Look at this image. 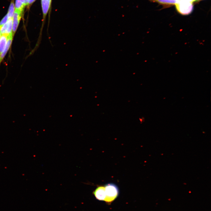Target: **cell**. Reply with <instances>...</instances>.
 I'll return each mask as SVG.
<instances>
[{
	"mask_svg": "<svg viewBox=\"0 0 211 211\" xmlns=\"http://www.w3.org/2000/svg\"><path fill=\"white\" fill-rule=\"evenodd\" d=\"M104 186L106 197L104 201L110 203L118 197L119 193V189L117 186L112 183L107 184Z\"/></svg>",
	"mask_w": 211,
	"mask_h": 211,
	"instance_id": "obj_1",
	"label": "cell"
},
{
	"mask_svg": "<svg viewBox=\"0 0 211 211\" xmlns=\"http://www.w3.org/2000/svg\"><path fill=\"white\" fill-rule=\"evenodd\" d=\"M178 12L183 15H188L193 11V6L192 2L178 1L175 5Z\"/></svg>",
	"mask_w": 211,
	"mask_h": 211,
	"instance_id": "obj_2",
	"label": "cell"
},
{
	"mask_svg": "<svg viewBox=\"0 0 211 211\" xmlns=\"http://www.w3.org/2000/svg\"><path fill=\"white\" fill-rule=\"evenodd\" d=\"M22 13L15 10L13 17V27L12 33L13 37L18 26L20 21Z\"/></svg>",
	"mask_w": 211,
	"mask_h": 211,
	"instance_id": "obj_3",
	"label": "cell"
},
{
	"mask_svg": "<svg viewBox=\"0 0 211 211\" xmlns=\"http://www.w3.org/2000/svg\"><path fill=\"white\" fill-rule=\"evenodd\" d=\"M96 198L99 200H104L106 197L104 186H100L97 187L93 192Z\"/></svg>",
	"mask_w": 211,
	"mask_h": 211,
	"instance_id": "obj_4",
	"label": "cell"
},
{
	"mask_svg": "<svg viewBox=\"0 0 211 211\" xmlns=\"http://www.w3.org/2000/svg\"><path fill=\"white\" fill-rule=\"evenodd\" d=\"M52 0H41L43 13L42 23H45L47 15Z\"/></svg>",
	"mask_w": 211,
	"mask_h": 211,
	"instance_id": "obj_5",
	"label": "cell"
},
{
	"mask_svg": "<svg viewBox=\"0 0 211 211\" xmlns=\"http://www.w3.org/2000/svg\"><path fill=\"white\" fill-rule=\"evenodd\" d=\"M13 37L12 34H10L8 36V40L5 49L0 55V64L10 47Z\"/></svg>",
	"mask_w": 211,
	"mask_h": 211,
	"instance_id": "obj_6",
	"label": "cell"
},
{
	"mask_svg": "<svg viewBox=\"0 0 211 211\" xmlns=\"http://www.w3.org/2000/svg\"><path fill=\"white\" fill-rule=\"evenodd\" d=\"M150 2H156L164 6H169L175 5L178 2V0H148Z\"/></svg>",
	"mask_w": 211,
	"mask_h": 211,
	"instance_id": "obj_7",
	"label": "cell"
},
{
	"mask_svg": "<svg viewBox=\"0 0 211 211\" xmlns=\"http://www.w3.org/2000/svg\"><path fill=\"white\" fill-rule=\"evenodd\" d=\"M8 35L6 34L1 35L0 38V55L5 49Z\"/></svg>",
	"mask_w": 211,
	"mask_h": 211,
	"instance_id": "obj_8",
	"label": "cell"
},
{
	"mask_svg": "<svg viewBox=\"0 0 211 211\" xmlns=\"http://www.w3.org/2000/svg\"><path fill=\"white\" fill-rule=\"evenodd\" d=\"M25 5L19 0H16L15 2V10L22 12Z\"/></svg>",
	"mask_w": 211,
	"mask_h": 211,
	"instance_id": "obj_9",
	"label": "cell"
},
{
	"mask_svg": "<svg viewBox=\"0 0 211 211\" xmlns=\"http://www.w3.org/2000/svg\"><path fill=\"white\" fill-rule=\"evenodd\" d=\"M14 6L13 1H12L9 8L7 15L9 18H13L14 14Z\"/></svg>",
	"mask_w": 211,
	"mask_h": 211,
	"instance_id": "obj_10",
	"label": "cell"
},
{
	"mask_svg": "<svg viewBox=\"0 0 211 211\" xmlns=\"http://www.w3.org/2000/svg\"><path fill=\"white\" fill-rule=\"evenodd\" d=\"M9 18L8 15L7 14L0 21V27L6 23Z\"/></svg>",
	"mask_w": 211,
	"mask_h": 211,
	"instance_id": "obj_11",
	"label": "cell"
},
{
	"mask_svg": "<svg viewBox=\"0 0 211 211\" xmlns=\"http://www.w3.org/2000/svg\"><path fill=\"white\" fill-rule=\"evenodd\" d=\"M25 6L28 5V0H19Z\"/></svg>",
	"mask_w": 211,
	"mask_h": 211,
	"instance_id": "obj_12",
	"label": "cell"
},
{
	"mask_svg": "<svg viewBox=\"0 0 211 211\" xmlns=\"http://www.w3.org/2000/svg\"><path fill=\"white\" fill-rule=\"evenodd\" d=\"M35 0H28V5H30L34 2Z\"/></svg>",
	"mask_w": 211,
	"mask_h": 211,
	"instance_id": "obj_13",
	"label": "cell"
},
{
	"mask_svg": "<svg viewBox=\"0 0 211 211\" xmlns=\"http://www.w3.org/2000/svg\"><path fill=\"white\" fill-rule=\"evenodd\" d=\"M178 0L186 1H188V2H192V3H193V2L195 1V0Z\"/></svg>",
	"mask_w": 211,
	"mask_h": 211,
	"instance_id": "obj_14",
	"label": "cell"
},
{
	"mask_svg": "<svg viewBox=\"0 0 211 211\" xmlns=\"http://www.w3.org/2000/svg\"><path fill=\"white\" fill-rule=\"evenodd\" d=\"M200 0H195V1H200Z\"/></svg>",
	"mask_w": 211,
	"mask_h": 211,
	"instance_id": "obj_15",
	"label": "cell"
},
{
	"mask_svg": "<svg viewBox=\"0 0 211 211\" xmlns=\"http://www.w3.org/2000/svg\"><path fill=\"white\" fill-rule=\"evenodd\" d=\"M1 33L0 31V38L1 35Z\"/></svg>",
	"mask_w": 211,
	"mask_h": 211,
	"instance_id": "obj_16",
	"label": "cell"
}]
</instances>
